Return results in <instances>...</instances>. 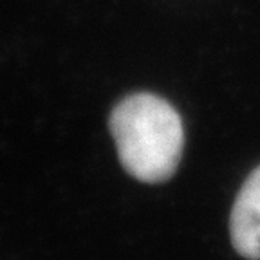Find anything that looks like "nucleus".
Here are the masks:
<instances>
[{"label":"nucleus","instance_id":"obj_2","mask_svg":"<svg viewBox=\"0 0 260 260\" xmlns=\"http://www.w3.org/2000/svg\"><path fill=\"white\" fill-rule=\"evenodd\" d=\"M230 237L239 255L260 260V167L249 174L237 195L230 217Z\"/></svg>","mask_w":260,"mask_h":260},{"label":"nucleus","instance_id":"obj_1","mask_svg":"<svg viewBox=\"0 0 260 260\" xmlns=\"http://www.w3.org/2000/svg\"><path fill=\"white\" fill-rule=\"evenodd\" d=\"M110 134L119 161L143 183H165L183 155L184 130L177 110L154 94H132L114 107Z\"/></svg>","mask_w":260,"mask_h":260}]
</instances>
